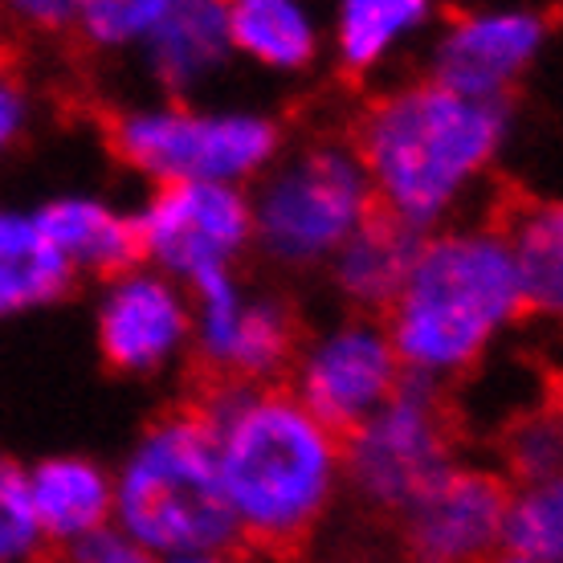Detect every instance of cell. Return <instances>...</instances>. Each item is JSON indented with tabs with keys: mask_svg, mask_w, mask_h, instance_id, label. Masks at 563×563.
Wrapping results in <instances>:
<instances>
[{
	"mask_svg": "<svg viewBox=\"0 0 563 563\" xmlns=\"http://www.w3.org/2000/svg\"><path fill=\"white\" fill-rule=\"evenodd\" d=\"M217 453L221 490L241 543L298 551L343 494V437L331 433L282 384H205L188 400Z\"/></svg>",
	"mask_w": 563,
	"mask_h": 563,
	"instance_id": "6da1fadb",
	"label": "cell"
},
{
	"mask_svg": "<svg viewBox=\"0 0 563 563\" xmlns=\"http://www.w3.org/2000/svg\"><path fill=\"white\" fill-rule=\"evenodd\" d=\"M507 135V102H474L412 78L372 95L347 143L376 209L429 238L462 221L490 180Z\"/></svg>",
	"mask_w": 563,
	"mask_h": 563,
	"instance_id": "7a4b0ae2",
	"label": "cell"
},
{
	"mask_svg": "<svg viewBox=\"0 0 563 563\" xmlns=\"http://www.w3.org/2000/svg\"><path fill=\"white\" fill-rule=\"evenodd\" d=\"M522 314L519 278L498 225L457 221L421 241L384 331L405 376L445 388L470 376Z\"/></svg>",
	"mask_w": 563,
	"mask_h": 563,
	"instance_id": "3957f363",
	"label": "cell"
},
{
	"mask_svg": "<svg viewBox=\"0 0 563 563\" xmlns=\"http://www.w3.org/2000/svg\"><path fill=\"white\" fill-rule=\"evenodd\" d=\"M111 527L155 560L238 548V522L221 490L217 453L192 405L168 409L143 429L111 474Z\"/></svg>",
	"mask_w": 563,
	"mask_h": 563,
	"instance_id": "277c9868",
	"label": "cell"
},
{
	"mask_svg": "<svg viewBox=\"0 0 563 563\" xmlns=\"http://www.w3.org/2000/svg\"><path fill=\"white\" fill-rule=\"evenodd\" d=\"M111 155L128 172L159 184H225L245 188L266 176L286 152V131L274 114L250 107L152 102L123 107L102 119Z\"/></svg>",
	"mask_w": 563,
	"mask_h": 563,
	"instance_id": "5b68a950",
	"label": "cell"
},
{
	"mask_svg": "<svg viewBox=\"0 0 563 563\" xmlns=\"http://www.w3.org/2000/svg\"><path fill=\"white\" fill-rule=\"evenodd\" d=\"M372 212L367 176L339 135L286 147L250 192L254 250L286 274L323 269Z\"/></svg>",
	"mask_w": 563,
	"mask_h": 563,
	"instance_id": "8992f818",
	"label": "cell"
},
{
	"mask_svg": "<svg viewBox=\"0 0 563 563\" xmlns=\"http://www.w3.org/2000/svg\"><path fill=\"white\" fill-rule=\"evenodd\" d=\"M462 421L450 393L405 376L393 400L343 433V490L372 515L396 519L457 457Z\"/></svg>",
	"mask_w": 563,
	"mask_h": 563,
	"instance_id": "52a82bcc",
	"label": "cell"
},
{
	"mask_svg": "<svg viewBox=\"0 0 563 563\" xmlns=\"http://www.w3.org/2000/svg\"><path fill=\"white\" fill-rule=\"evenodd\" d=\"M192 302V367L205 384L274 388L286 384L302 343V319L290 298L245 290L238 269H217L188 282Z\"/></svg>",
	"mask_w": 563,
	"mask_h": 563,
	"instance_id": "ba28073f",
	"label": "cell"
},
{
	"mask_svg": "<svg viewBox=\"0 0 563 563\" xmlns=\"http://www.w3.org/2000/svg\"><path fill=\"white\" fill-rule=\"evenodd\" d=\"M131 217L140 238V262L180 286L217 269H238L254 250L250 188L159 184Z\"/></svg>",
	"mask_w": 563,
	"mask_h": 563,
	"instance_id": "9c48e42d",
	"label": "cell"
},
{
	"mask_svg": "<svg viewBox=\"0 0 563 563\" xmlns=\"http://www.w3.org/2000/svg\"><path fill=\"white\" fill-rule=\"evenodd\" d=\"M405 380L384 319L343 314L314 335H302L286 372V393L314 412L331 433H352L376 409H384Z\"/></svg>",
	"mask_w": 563,
	"mask_h": 563,
	"instance_id": "30bf717a",
	"label": "cell"
},
{
	"mask_svg": "<svg viewBox=\"0 0 563 563\" xmlns=\"http://www.w3.org/2000/svg\"><path fill=\"white\" fill-rule=\"evenodd\" d=\"M551 42V16L539 9H457L437 16L424 78L474 102H507L536 70Z\"/></svg>",
	"mask_w": 563,
	"mask_h": 563,
	"instance_id": "8fae6325",
	"label": "cell"
},
{
	"mask_svg": "<svg viewBox=\"0 0 563 563\" xmlns=\"http://www.w3.org/2000/svg\"><path fill=\"white\" fill-rule=\"evenodd\" d=\"M102 364L128 380H155L192 364V302L180 282L131 266L102 282L95 302Z\"/></svg>",
	"mask_w": 563,
	"mask_h": 563,
	"instance_id": "7c38bea8",
	"label": "cell"
},
{
	"mask_svg": "<svg viewBox=\"0 0 563 563\" xmlns=\"http://www.w3.org/2000/svg\"><path fill=\"white\" fill-rule=\"evenodd\" d=\"M507 498L498 470L453 462L393 519L405 563H486L503 548Z\"/></svg>",
	"mask_w": 563,
	"mask_h": 563,
	"instance_id": "4fadbf2b",
	"label": "cell"
},
{
	"mask_svg": "<svg viewBox=\"0 0 563 563\" xmlns=\"http://www.w3.org/2000/svg\"><path fill=\"white\" fill-rule=\"evenodd\" d=\"M168 102H192L200 86L229 66V29L221 0H164V13L135 49Z\"/></svg>",
	"mask_w": 563,
	"mask_h": 563,
	"instance_id": "5bb4252c",
	"label": "cell"
},
{
	"mask_svg": "<svg viewBox=\"0 0 563 563\" xmlns=\"http://www.w3.org/2000/svg\"><path fill=\"white\" fill-rule=\"evenodd\" d=\"M421 233H412L409 225L376 209L323 266L331 290L343 298V307L352 314L384 319L421 254Z\"/></svg>",
	"mask_w": 563,
	"mask_h": 563,
	"instance_id": "9a60e30c",
	"label": "cell"
},
{
	"mask_svg": "<svg viewBox=\"0 0 563 563\" xmlns=\"http://www.w3.org/2000/svg\"><path fill=\"white\" fill-rule=\"evenodd\" d=\"M29 507L42 531V543L66 551L78 539L111 527L114 486L111 470L82 453H54L25 470Z\"/></svg>",
	"mask_w": 563,
	"mask_h": 563,
	"instance_id": "2e32d148",
	"label": "cell"
},
{
	"mask_svg": "<svg viewBox=\"0 0 563 563\" xmlns=\"http://www.w3.org/2000/svg\"><path fill=\"white\" fill-rule=\"evenodd\" d=\"M45 238L57 245V254L70 262L74 274L90 278H114L140 262V238H135V217L111 200L70 192L54 197L33 209Z\"/></svg>",
	"mask_w": 563,
	"mask_h": 563,
	"instance_id": "e0dca14e",
	"label": "cell"
},
{
	"mask_svg": "<svg viewBox=\"0 0 563 563\" xmlns=\"http://www.w3.org/2000/svg\"><path fill=\"white\" fill-rule=\"evenodd\" d=\"M437 16L429 0H343L327 29L335 70L352 82L376 78L405 45L437 25Z\"/></svg>",
	"mask_w": 563,
	"mask_h": 563,
	"instance_id": "ac0fdd59",
	"label": "cell"
},
{
	"mask_svg": "<svg viewBox=\"0 0 563 563\" xmlns=\"http://www.w3.org/2000/svg\"><path fill=\"white\" fill-rule=\"evenodd\" d=\"M229 49L269 74H310L327 54V29L302 0L225 4Z\"/></svg>",
	"mask_w": 563,
	"mask_h": 563,
	"instance_id": "d6986e66",
	"label": "cell"
},
{
	"mask_svg": "<svg viewBox=\"0 0 563 563\" xmlns=\"http://www.w3.org/2000/svg\"><path fill=\"white\" fill-rule=\"evenodd\" d=\"M510 250L527 314L560 319L563 310V212L555 200L507 197L490 217Z\"/></svg>",
	"mask_w": 563,
	"mask_h": 563,
	"instance_id": "ffe728a7",
	"label": "cell"
},
{
	"mask_svg": "<svg viewBox=\"0 0 563 563\" xmlns=\"http://www.w3.org/2000/svg\"><path fill=\"white\" fill-rule=\"evenodd\" d=\"M74 282L78 274L45 238L33 209H0V323L54 307Z\"/></svg>",
	"mask_w": 563,
	"mask_h": 563,
	"instance_id": "44dd1931",
	"label": "cell"
},
{
	"mask_svg": "<svg viewBox=\"0 0 563 563\" xmlns=\"http://www.w3.org/2000/svg\"><path fill=\"white\" fill-rule=\"evenodd\" d=\"M510 555L536 563L563 560V478L510 486L507 515H503V548Z\"/></svg>",
	"mask_w": 563,
	"mask_h": 563,
	"instance_id": "7402d4cb",
	"label": "cell"
},
{
	"mask_svg": "<svg viewBox=\"0 0 563 563\" xmlns=\"http://www.w3.org/2000/svg\"><path fill=\"white\" fill-rule=\"evenodd\" d=\"M563 437L555 409H527L507 424L503 433V478L507 486H536V482H560Z\"/></svg>",
	"mask_w": 563,
	"mask_h": 563,
	"instance_id": "603a6c76",
	"label": "cell"
},
{
	"mask_svg": "<svg viewBox=\"0 0 563 563\" xmlns=\"http://www.w3.org/2000/svg\"><path fill=\"white\" fill-rule=\"evenodd\" d=\"M164 13V0H86L74 13V37L95 54H135Z\"/></svg>",
	"mask_w": 563,
	"mask_h": 563,
	"instance_id": "cb8c5ba5",
	"label": "cell"
},
{
	"mask_svg": "<svg viewBox=\"0 0 563 563\" xmlns=\"http://www.w3.org/2000/svg\"><path fill=\"white\" fill-rule=\"evenodd\" d=\"M42 548V531L29 507L25 465L0 453V563H33Z\"/></svg>",
	"mask_w": 563,
	"mask_h": 563,
	"instance_id": "d4e9b609",
	"label": "cell"
},
{
	"mask_svg": "<svg viewBox=\"0 0 563 563\" xmlns=\"http://www.w3.org/2000/svg\"><path fill=\"white\" fill-rule=\"evenodd\" d=\"M29 123H33V95L21 70L0 54V159L25 140Z\"/></svg>",
	"mask_w": 563,
	"mask_h": 563,
	"instance_id": "484cf974",
	"label": "cell"
},
{
	"mask_svg": "<svg viewBox=\"0 0 563 563\" xmlns=\"http://www.w3.org/2000/svg\"><path fill=\"white\" fill-rule=\"evenodd\" d=\"M66 563H159L152 551H143L119 527H102L95 536L78 539L66 548Z\"/></svg>",
	"mask_w": 563,
	"mask_h": 563,
	"instance_id": "4316f807",
	"label": "cell"
},
{
	"mask_svg": "<svg viewBox=\"0 0 563 563\" xmlns=\"http://www.w3.org/2000/svg\"><path fill=\"white\" fill-rule=\"evenodd\" d=\"M9 13L16 16V25L29 29V33H45V37H62L74 29V13L78 4L74 0H21Z\"/></svg>",
	"mask_w": 563,
	"mask_h": 563,
	"instance_id": "83f0119b",
	"label": "cell"
},
{
	"mask_svg": "<svg viewBox=\"0 0 563 563\" xmlns=\"http://www.w3.org/2000/svg\"><path fill=\"white\" fill-rule=\"evenodd\" d=\"M159 563H233L229 555H212V551H192V555H168Z\"/></svg>",
	"mask_w": 563,
	"mask_h": 563,
	"instance_id": "f1b7e54d",
	"label": "cell"
},
{
	"mask_svg": "<svg viewBox=\"0 0 563 563\" xmlns=\"http://www.w3.org/2000/svg\"><path fill=\"white\" fill-rule=\"evenodd\" d=\"M486 563H536V560H522V555H510V551H498V555H490Z\"/></svg>",
	"mask_w": 563,
	"mask_h": 563,
	"instance_id": "f546056e",
	"label": "cell"
},
{
	"mask_svg": "<svg viewBox=\"0 0 563 563\" xmlns=\"http://www.w3.org/2000/svg\"><path fill=\"white\" fill-rule=\"evenodd\" d=\"M0 25H4V21H0Z\"/></svg>",
	"mask_w": 563,
	"mask_h": 563,
	"instance_id": "4dcf8cb0",
	"label": "cell"
}]
</instances>
